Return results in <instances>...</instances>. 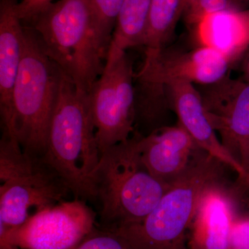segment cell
Listing matches in <instances>:
<instances>
[{
	"instance_id": "cell-16",
	"label": "cell",
	"mask_w": 249,
	"mask_h": 249,
	"mask_svg": "<svg viewBox=\"0 0 249 249\" xmlns=\"http://www.w3.org/2000/svg\"><path fill=\"white\" fill-rule=\"evenodd\" d=\"M186 0H152L142 47L145 58L164 50L184 14Z\"/></svg>"
},
{
	"instance_id": "cell-19",
	"label": "cell",
	"mask_w": 249,
	"mask_h": 249,
	"mask_svg": "<svg viewBox=\"0 0 249 249\" xmlns=\"http://www.w3.org/2000/svg\"><path fill=\"white\" fill-rule=\"evenodd\" d=\"M71 249H128L115 232L99 227L93 229L76 247Z\"/></svg>"
},
{
	"instance_id": "cell-1",
	"label": "cell",
	"mask_w": 249,
	"mask_h": 249,
	"mask_svg": "<svg viewBox=\"0 0 249 249\" xmlns=\"http://www.w3.org/2000/svg\"><path fill=\"white\" fill-rule=\"evenodd\" d=\"M221 160L197 147L182 173L169 183L160 202L140 222L107 229L128 249H165L182 235L206 198L222 189Z\"/></svg>"
},
{
	"instance_id": "cell-14",
	"label": "cell",
	"mask_w": 249,
	"mask_h": 249,
	"mask_svg": "<svg viewBox=\"0 0 249 249\" xmlns=\"http://www.w3.org/2000/svg\"><path fill=\"white\" fill-rule=\"evenodd\" d=\"M201 46L217 51L231 62L249 45V24L247 11L228 8L207 15L196 24Z\"/></svg>"
},
{
	"instance_id": "cell-4",
	"label": "cell",
	"mask_w": 249,
	"mask_h": 249,
	"mask_svg": "<svg viewBox=\"0 0 249 249\" xmlns=\"http://www.w3.org/2000/svg\"><path fill=\"white\" fill-rule=\"evenodd\" d=\"M35 33L47 55L78 89L89 92L106 62L93 27L90 0H58L23 22Z\"/></svg>"
},
{
	"instance_id": "cell-11",
	"label": "cell",
	"mask_w": 249,
	"mask_h": 249,
	"mask_svg": "<svg viewBox=\"0 0 249 249\" xmlns=\"http://www.w3.org/2000/svg\"><path fill=\"white\" fill-rule=\"evenodd\" d=\"M165 90L170 92V100L178 119V125L189 134L196 146L235 170L244 182L245 169L223 146L205 112L200 92L194 84L178 80L168 85Z\"/></svg>"
},
{
	"instance_id": "cell-8",
	"label": "cell",
	"mask_w": 249,
	"mask_h": 249,
	"mask_svg": "<svg viewBox=\"0 0 249 249\" xmlns=\"http://www.w3.org/2000/svg\"><path fill=\"white\" fill-rule=\"evenodd\" d=\"M133 64L127 52L106 62L89 92L90 107L101 154L130 138L135 131Z\"/></svg>"
},
{
	"instance_id": "cell-17",
	"label": "cell",
	"mask_w": 249,
	"mask_h": 249,
	"mask_svg": "<svg viewBox=\"0 0 249 249\" xmlns=\"http://www.w3.org/2000/svg\"><path fill=\"white\" fill-rule=\"evenodd\" d=\"M197 215L206 226V249H228L231 238V211L222 189L213 192Z\"/></svg>"
},
{
	"instance_id": "cell-24",
	"label": "cell",
	"mask_w": 249,
	"mask_h": 249,
	"mask_svg": "<svg viewBox=\"0 0 249 249\" xmlns=\"http://www.w3.org/2000/svg\"><path fill=\"white\" fill-rule=\"evenodd\" d=\"M244 183L249 187V165L248 168L246 170V178Z\"/></svg>"
},
{
	"instance_id": "cell-6",
	"label": "cell",
	"mask_w": 249,
	"mask_h": 249,
	"mask_svg": "<svg viewBox=\"0 0 249 249\" xmlns=\"http://www.w3.org/2000/svg\"><path fill=\"white\" fill-rule=\"evenodd\" d=\"M0 224L6 229L22 225L33 214L72 194L44 157L26 153L5 133L0 139Z\"/></svg>"
},
{
	"instance_id": "cell-3",
	"label": "cell",
	"mask_w": 249,
	"mask_h": 249,
	"mask_svg": "<svg viewBox=\"0 0 249 249\" xmlns=\"http://www.w3.org/2000/svg\"><path fill=\"white\" fill-rule=\"evenodd\" d=\"M140 132L101 154L91 176L94 199L100 203L99 227H124L140 222L160 202L169 183L152 176L142 163Z\"/></svg>"
},
{
	"instance_id": "cell-2",
	"label": "cell",
	"mask_w": 249,
	"mask_h": 249,
	"mask_svg": "<svg viewBox=\"0 0 249 249\" xmlns=\"http://www.w3.org/2000/svg\"><path fill=\"white\" fill-rule=\"evenodd\" d=\"M89 93L61 70L44 158L76 199L95 200L91 176L99 163Z\"/></svg>"
},
{
	"instance_id": "cell-23",
	"label": "cell",
	"mask_w": 249,
	"mask_h": 249,
	"mask_svg": "<svg viewBox=\"0 0 249 249\" xmlns=\"http://www.w3.org/2000/svg\"><path fill=\"white\" fill-rule=\"evenodd\" d=\"M242 68L246 81L249 82V53L246 56Z\"/></svg>"
},
{
	"instance_id": "cell-26",
	"label": "cell",
	"mask_w": 249,
	"mask_h": 249,
	"mask_svg": "<svg viewBox=\"0 0 249 249\" xmlns=\"http://www.w3.org/2000/svg\"><path fill=\"white\" fill-rule=\"evenodd\" d=\"M241 1H248V0H241Z\"/></svg>"
},
{
	"instance_id": "cell-21",
	"label": "cell",
	"mask_w": 249,
	"mask_h": 249,
	"mask_svg": "<svg viewBox=\"0 0 249 249\" xmlns=\"http://www.w3.org/2000/svg\"><path fill=\"white\" fill-rule=\"evenodd\" d=\"M52 2L53 0H22L17 5L18 16L22 22H27L40 10Z\"/></svg>"
},
{
	"instance_id": "cell-25",
	"label": "cell",
	"mask_w": 249,
	"mask_h": 249,
	"mask_svg": "<svg viewBox=\"0 0 249 249\" xmlns=\"http://www.w3.org/2000/svg\"><path fill=\"white\" fill-rule=\"evenodd\" d=\"M247 16H248V20H249V11H247Z\"/></svg>"
},
{
	"instance_id": "cell-13",
	"label": "cell",
	"mask_w": 249,
	"mask_h": 249,
	"mask_svg": "<svg viewBox=\"0 0 249 249\" xmlns=\"http://www.w3.org/2000/svg\"><path fill=\"white\" fill-rule=\"evenodd\" d=\"M18 0H0V116L9 119L13 92L24 52V28Z\"/></svg>"
},
{
	"instance_id": "cell-18",
	"label": "cell",
	"mask_w": 249,
	"mask_h": 249,
	"mask_svg": "<svg viewBox=\"0 0 249 249\" xmlns=\"http://www.w3.org/2000/svg\"><path fill=\"white\" fill-rule=\"evenodd\" d=\"M93 27L101 56L106 62L116 19L124 0H90Z\"/></svg>"
},
{
	"instance_id": "cell-12",
	"label": "cell",
	"mask_w": 249,
	"mask_h": 249,
	"mask_svg": "<svg viewBox=\"0 0 249 249\" xmlns=\"http://www.w3.org/2000/svg\"><path fill=\"white\" fill-rule=\"evenodd\" d=\"M139 145L147 170L165 183L171 182L182 173L199 147L180 125L157 128L147 135L141 133Z\"/></svg>"
},
{
	"instance_id": "cell-9",
	"label": "cell",
	"mask_w": 249,
	"mask_h": 249,
	"mask_svg": "<svg viewBox=\"0 0 249 249\" xmlns=\"http://www.w3.org/2000/svg\"><path fill=\"white\" fill-rule=\"evenodd\" d=\"M96 218L86 201L75 198L33 214L19 227L0 224V238L21 249H71L96 227Z\"/></svg>"
},
{
	"instance_id": "cell-5",
	"label": "cell",
	"mask_w": 249,
	"mask_h": 249,
	"mask_svg": "<svg viewBox=\"0 0 249 249\" xmlns=\"http://www.w3.org/2000/svg\"><path fill=\"white\" fill-rule=\"evenodd\" d=\"M24 28L22 62L1 133L16 139L26 153L44 157L60 69L46 53L34 31L24 24Z\"/></svg>"
},
{
	"instance_id": "cell-22",
	"label": "cell",
	"mask_w": 249,
	"mask_h": 249,
	"mask_svg": "<svg viewBox=\"0 0 249 249\" xmlns=\"http://www.w3.org/2000/svg\"><path fill=\"white\" fill-rule=\"evenodd\" d=\"M231 238L235 247H247L249 245V227H242L235 230Z\"/></svg>"
},
{
	"instance_id": "cell-20",
	"label": "cell",
	"mask_w": 249,
	"mask_h": 249,
	"mask_svg": "<svg viewBox=\"0 0 249 249\" xmlns=\"http://www.w3.org/2000/svg\"><path fill=\"white\" fill-rule=\"evenodd\" d=\"M229 0H186L184 14L187 22L196 25L207 15L227 9Z\"/></svg>"
},
{
	"instance_id": "cell-15",
	"label": "cell",
	"mask_w": 249,
	"mask_h": 249,
	"mask_svg": "<svg viewBox=\"0 0 249 249\" xmlns=\"http://www.w3.org/2000/svg\"><path fill=\"white\" fill-rule=\"evenodd\" d=\"M152 1L124 0L116 19L106 61L115 60L127 49L142 47Z\"/></svg>"
},
{
	"instance_id": "cell-7",
	"label": "cell",
	"mask_w": 249,
	"mask_h": 249,
	"mask_svg": "<svg viewBox=\"0 0 249 249\" xmlns=\"http://www.w3.org/2000/svg\"><path fill=\"white\" fill-rule=\"evenodd\" d=\"M231 61L210 47L188 52H170L165 49L155 57L145 58L135 76L136 123L152 124L161 113L165 88L178 80L206 86L227 76Z\"/></svg>"
},
{
	"instance_id": "cell-10",
	"label": "cell",
	"mask_w": 249,
	"mask_h": 249,
	"mask_svg": "<svg viewBox=\"0 0 249 249\" xmlns=\"http://www.w3.org/2000/svg\"><path fill=\"white\" fill-rule=\"evenodd\" d=\"M200 92L205 112L223 146L247 170L249 165V82L226 76Z\"/></svg>"
}]
</instances>
